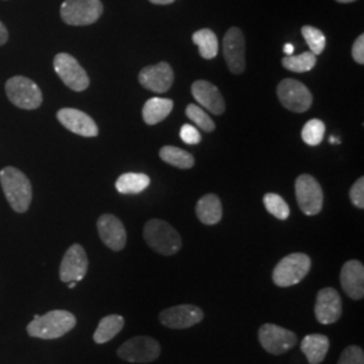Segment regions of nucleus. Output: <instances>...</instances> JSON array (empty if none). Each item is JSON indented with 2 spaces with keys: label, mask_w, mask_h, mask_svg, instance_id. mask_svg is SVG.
Masks as SVG:
<instances>
[{
  "label": "nucleus",
  "mask_w": 364,
  "mask_h": 364,
  "mask_svg": "<svg viewBox=\"0 0 364 364\" xmlns=\"http://www.w3.org/2000/svg\"><path fill=\"white\" fill-rule=\"evenodd\" d=\"M76 285H77V282H68V287H69V289H75Z\"/></svg>",
  "instance_id": "obj_40"
},
{
  "label": "nucleus",
  "mask_w": 364,
  "mask_h": 364,
  "mask_svg": "<svg viewBox=\"0 0 364 364\" xmlns=\"http://www.w3.org/2000/svg\"><path fill=\"white\" fill-rule=\"evenodd\" d=\"M258 338L262 348L273 355H282L297 344V336L294 332L275 324L260 326Z\"/></svg>",
  "instance_id": "obj_11"
},
{
  "label": "nucleus",
  "mask_w": 364,
  "mask_h": 364,
  "mask_svg": "<svg viewBox=\"0 0 364 364\" xmlns=\"http://www.w3.org/2000/svg\"><path fill=\"white\" fill-rule=\"evenodd\" d=\"M174 81V72L168 63H159L156 65L146 66L139 73L141 85L156 93L169 91Z\"/></svg>",
  "instance_id": "obj_17"
},
{
  "label": "nucleus",
  "mask_w": 364,
  "mask_h": 364,
  "mask_svg": "<svg viewBox=\"0 0 364 364\" xmlns=\"http://www.w3.org/2000/svg\"><path fill=\"white\" fill-rule=\"evenodd\" d=\"M311 267L312 259L306 254H289L274 267L273 282L279 287H294L308 275Z\"/></svg>",
  "instance_id": "obj_4"
},
{
  "label": "nucleus",
  "mask_w": 364,
  "mask_h": 364,
  "mask_svg": "<svg viewBox=\"0 0 364 364\" xmlns=\"http://www.w3.org/2000/svg\"><path fill=\"white\" fill-rule=\"evenodd\" d=\"M301 33L311 49L309 52H312L314 55H318L324 52L326 38L321 30L313 26H304L301 28Z\"/></svg>",
  "instance_id": "obj_31"
},
{
  "label": "nucleus",
  "mask_w": 364,
  "mask_h": 364,
  "mask_svg": "<svg viewBox=\"0 0 364 364\" xmlns=\"http://www.w3.org/2000/svg\"><path fill=\"white\" fill-rule=\"evenodd\" d=\"M329 350V338L326 335L313 333L301 341V351L305 353L309 364H320L326 359Z\"/></svg>",
  "instance_id": "obj_22"
},
{
  "label": "nucleus",
  "mask_w": 364,
  "mask_h": 364,
  "mask_svg": "<svg viewBox=\"0 0 364 364\" xmlns=\"http://www.w3.org/2000/svg\"><path fill=\"white\" fill-rule=\"evenodd\" d=\"M97 231L102 242L112 251H122L126 247L127 234L123 223L111 213L102 215L97 220Z\"/></svg>",
  "instance_id": "obj_18"
},
{
  "label": "nucleus",
  "mask_w": 364,
  "mask_h": 364,
  "mask_svg": "<svg viewBox=\"0 0 364 364\" xmlns=\"http://www.w3.org/2000/svg\"><path fill=\"white\" fill-rule=\"evenodd\" d=\"M57 76L65 84L69 90L75 92L85 91L90 87V77L77 60L68 54L58 53L53 61Z\"/></svg>",
  "instance_id": "obj_7"
},
{
  "label": "nucleus",
  "mask_w": 364,
  "mask_h": 364,
  "mask_svg": "<svg viewBox=\"0 0 364 364\" xmlns=\"http://www.w3.org/2000/svg\"><path fill=\"white\" fill-rule=\"evenodd\" d=\"M338 364H364V352L358 346H350L341 352Z\"/></svg>",
  "instance_id": "obj_33"
},
{
  "label": "nucleus",
  "mask_w": 364,
  "mask_h": 364,
  "mask_svg": "<svg viewBox=\"0 0 364 364\" xmlns=\"http://www.w3.org/2000/svg\"><path fill=\"white\" fill-rule=\"evenodd\" d=\"M180 136H181L182 142L186 144H197L201 141V135L197 131L196 127L191 124H183L180 130Z\"/></svg>",
  "instance_id": "obj_35"
},
{
  "label": "nucleus",
  "mask_w": 364,
  "mask_h": 364,
  "mask_svg": "<svg viewBox=\"0 0 364 364\" xmlns=\"http://www.w3.org/2000/svg\"><path fill=\"white\" fill-rule=\"evenodd\" d=\"M204 318V312L195 305H177L159 313L162 326L171 329H186L197 326Z\"/></svg>",
  "instance_id": "obj_14"
},
{
  "label": "nucleus",
  "mask_w": 364,
  "mask_h": 364,
  "mask_svg": "<svg viewBox=\"0 0 364 364\" xmlns=\"http://www.w3.org/2000/svg\"><path fill=\"white\" fill-rule=\"evenodd\" d=\"M150 1L154 4H159V6H166V4H171L176 0H150Z\"/></svg>",
  "instance_id": "obj_39"
},
{
  "label": "nucleus",
  "mask_w": 364,
  "mask_h": 364,
  "mask_svg": "<svg viewBox=\"0 0 364 364\" xmlns=\"http://www.w3.org/2000/svg\"><path fill=\"white\" fill-rule=\"evenodd\" d=\"M284 52L287 53V55H293L294 53V46L291 43H287L284 48Z\"/></svg>",
  "instance_id": "obj_38"
},
{
  "label": "nucleus",
  "mask_w": 364,
  "mask_h": 364,
  "mask_svg": "<svg viewBox=\"0 0 364 364\" xmlns=\"http://www.w3.org/2000/svg\"><path fill=\"white\" fill-rule=\"evenodd\" d=\"M352 57L353 60L359 64V65H363L364 64V36L360 34L356 41L353 42V46H352Z\"/></svg>",
  "instance_id": "obj_36"
},
{
  "label": "nucleus",
  "mask_w": 364,
  "mask_h": 364,
  "mask_svg": "<svg viewBox=\"0 0 364 364\" xmlns=\"http://www.w3.org/2000/svg\"><path fill=\"white\" fill-rule=\"evenodd\" d=\"M277 95L281 105L291 112L301 114L311 108L313 103L312 93L299 80L285 78L278 84Z\"/></svg>",
  "instance_id": "obj_9"
},
{
  "label": "nucleus",
  "mask_w": 364,
  "mask_h": 364,
  "mask_svg": "<svg viewBox=\"0 0 364 364\" xmlns=\"http://www.w3.org/2000/svg\"><path fill=\"white\" fill-rule=\"evenodd\" d=\"M58 122L66 130L85 138H93L99 135V127L96 122L88 114L76 108H63L57 112Z\"/></svg>",
  "instance_id": "obj_16"
},
{
  "label": "nucleus",
  "mask_w": 364,
  "mask_h": 364,
  "mask_svg": "<svg viewBox=\"0 0 364 364\" xmlns=\"http://www.w3.org/2000/svg\"><path fill=\"white\" fill-rule=\"evenodd\" d=\"M192 95L196 102L204 108H207L210 114L221 115L225 111V102L221 96L220 91L216 85L205 80H197L192 85Z\"/></svg>",
  "instance_id": "obj_20"
},
{
  "label": "nucleus",
  "mask_w": 364,
  "mask_h": 364,
  "mask_svg": "<svg viewBox=\"0 0 364 364\" xmlns=\"http://www.w3.org/2000/svg\"><path fill=\"white\" fill-rule=\"evenodd\" d=\"M350 198H351L352 204L356 208H364V178L360 177L358 181L352 185L351 191H350Z\"/></svg>",
  "instance_id": "obj_34"
},
{
  "label": "nucleus",
  "mask_w": 364,
  "mask_h": 364,
  "mask_svg": "<svg viewBox=\"0 0 364 364\" xmlns=\"http://www.w3.org/2000/svg\"><path fill=\"white\" fill-rule=\"evenodd\" d=\"M223 53L227 66L234 75H242L246 69V41L240 28L231 27L223 39Z\"/></svg>",
  "instance_id": "obj_12"
},
{
  "label": "nucleus",
  "mask_w": 364,
  "mask_h": 364,
  "mask_svg": "<svg viewBox=\"0 0 364 364\" xmlns=\"http://www.w3.org/2000/svg\"><path fill=\"white\" fill-rule=\"evenodd\" d=\"M159 355V343L149 336L129 338L117 350V356L129 363H150L158 359Z\"/></svg>",
  "instance_id": "obj_8"
},
{
  "label": "nucleus",
  "mask_w": 364,
  "mask_h": 364,
  "mask_svg": "<svg viewBox=\"0 0 364 364\" xmlns=\"http://www.w3.org/2000/svg\"><path fill=\"white\" fill-rule=\"evenodd\" d=\"M173 102L170 99H162V97H153L149 99L144 105L142 117L144 123L149 126H154L161 123L169 117L173 109Z\"/></svg>",
  "instance_id": "obj_23"
},
{
  "label": "nucleus",
  "mask_w": 364,
  "mask_h": 364,
  "mask_svg": "<svg viewBox=\"0 0 364 364\" xmlns=\"http://www.w3.org/2000/svg\"><path fill=\"white\" fill-rule=\"evenodd\" d=\"M338 3H352V1H355V0H336Z\"/></svg>",
  "instance_id": "obj_41"
},
{
  "label": "nucleus",
  "mask_w": 364,
  "mask_h": 364,
  "mask_svg": "<svg viewBox=\"0 0 364 364\" xmlns=\"http://www.w3.org/2000/svg\"><path fill=\"white\" fill-rule=\"evenodd\" d=\"M88 272V257L80 245L68 248L60 266V279L63 282H80Z\"/></svg>",
  "instance_id": "obj_13"
},
{
  "label": "nucleus",
  "mask_w": 364,
  "mask_h": 364,
  "mask_svg": "<svg viewBox=\"0 0 364 364\" xmlns=\"http://www.w3.org/2000/svg\"><path fill=\"white\" fill-rule=\"evenodd\" d=\"M144 237L146 243L156 252L171 257L182 247L180 234L166 221L151 219L144 225Z\"/></svg>",
  "instance_id": "obj_3"
},
{
  "label": "nucleus",
  "mask_w": 364,
  "mask_h": 364,
  "mask_svg": "<svg viewBox=\"0 0 364 364\" xmlns=\"http://www.w3.org/2000/svg\"><path fill=\"white\" fill-rule=\"evenodd\" d=\"M0 183L10 207L18 213L27 212L33 200V186L26 174L7 166L0 170Z\"/></svg>",
  "instance_id": "obj_1"
},
{
  "label": "nucleus",
  "mask_w": 364,
  "mask_h": 364,
  "mask_svg": "<svg viewBox=\"0 0 364 364\" xmlns=\"http://www.w3.org/2000/svg\"><path fill=\"white\" fill-rule=\"evenodd\" d=\"M103 15L100 0H65L61 4V18L69 26H88Z\"/></svg>",
  "instance_id": "obj_5"
},
{
  "label": "nucleus",
  "mask_w": 364,
  "mask_h": 364,
  "mask_svg": "<svg viewBox=\"0 0 364 364\" xmlns=\"http://www.w3.org/2000/svg\"><path fill=\"white\" fill-rule=\"evenodd\" d=\"M341 312H343L341 297L336 289L324 287L317 293L314 314L320 324L329 326L336 323L341 317Z\"/></svg>",
  "instance_id": "obj_15"
},
{
  "label": "nucleus",
  "mask_w": 364,
  "mask_h": 364,
  "mask_svg": "<svg viewBox=\"0 0 364 364\" xmlns=\"http://www.w3.org/2000/svg\"><path fill=\"white\" fill-rule=\"evenodd\" d=\"M317 55H314L312 52H305L299 55H287L282 60V66L296 73H305L312 70L313 68L317 64Z\"/></svg>",
  "instance_id": "obj_28"
},
{
  "label": "nucleus",
  "mask_w": 364,
  "mask_h": 364,
  "mask_svg": "<svg viewBox=\"0 0 364 364\" xmlns=\"http://www.w3.org/2000/svg\"><path fill=\"white\" fill-rule=\"evenodd\" d=\"M77 324L76 316L68 311H50L43 316H34L27 326V333L31 338L53 340L63 338Z\"/></svg>",
  "instance_id": "obj_2"
},
{
  "label": "nucleus",
  "mask_w": 364,
  "mask_h": 364,
  "mask_svg": "<svg viewBox=\"0 0 364 364\" xmlns=\"http://www.w3.org/2000/svg\"><path fill=\"white\" fill-rule=\"evenodd\" d=\"M193 42L198 46L200 55L205 60H212L219 52V41L216 34L209 28H201L193 34Z\"/></svg>",
  "instance_id": "obj_26"
},
{
  "label": "nucleus",
  "mask_w": 364,
  "mask_h": 364,
  "mask_svg": "<svg viewBox=\"0 0 364 364\" xmlns=\"http://www.w3.org/2000/svg\"><path fill=\"white\" fill-rule=\"evenodd\" d=\"M263 204L269 213L279 220H287L290 216V208L287 201L277 193H267L263 197Z\"/></svg>",
  "instance_id": "obj_30"
},
{
  "label": "nucleus",
  "mask_w": 364,
  "mask_h": 364,
  "mask_svg": "<svg viewBox=\"0 0 364 364\" xmlns=\"http://www.w3.org/2000/svg\"><path fill=\"white\" fill-rule=\"evenodd\" d=\"M123 326H124V318L122 316H119V314L105 316L100 320L99 326L93 333L95 343H97V344L108 343L109 340H112L117 336V333L123 329Z\"/></svg>",
  "instance_id": "obj_24"
},
{
  "label": "nucleus",
  "mask_w": 364,
  "mask_h": 364,
  "mask_svg": "<svg viewBox=\"0 0 364 364\" xmlns=\"http://www.w3.org/2000/svg\"><path fill=\"white\" fill-rule=\"evenodd\" d=\"M186 117L205 132H212L216 127L215 122L210 119L208 114L197 105H189L186 107Z\"/></svg>",
  "instance_id": "obj_32"
},
{
  "label": "nucleus",
  "mask_w": 364,
  "mask_h": 364,
  "mask_svg": "<svg viewBox=\"0 0 364 364\" xmlns=\"http://www.w3.org/2000/svg\"><path fill=\"white\" fill-rule=\"evenodd\" d=\"M162 161L178 169H191L195 165V158L188 151L176 146H164L159 151Z\"/></svg>",
  "instance_id": "obj_27"
},
{
  "label": "nucleus",
  "mask_w": 364,
  "mask_h": 364,
  "mask_svg": "<svg viewBox=\"0 0 364 364\" xmlns=\"http://www.w3.org/2000/svg\"><path fill=\"white\" fill-rule=\"evenodd\" d=\"M326 135V124L320 119L309 120L301 132L302 141L308 146H317L321 144Z\"/></svg>",
  "instance_id": "obj_29"
},
{
  "label": "nucleus",
  "mask_w": 364,
  "mask_h": 364,
  "mask_svg": "<svg viewBox=\"0 0 364 364\" xmlns=\"http://www.w3.org/2000/svg\"><path fill=\"white\" fill-rule=\"evenodd\" d=\"M296 197L299 209L308 216L318 215L324 205L323 189L318 181L309 174H301L297 178Z\"/></svg>",
  "instance_id": "obj_10"
},
{
  "label": "nucleus",
  "mask_w": 364,
  "mask_h": 364,
  "mask_svg": "<svg viewBox=\"0 0 364 364\" xmlns=\"http://www.w3.org/2000/svg\"><path fill=\"white\" fill-rule=\"evenodd\" d=\"M150 185V177L144 173H124L117 180V191L122 195L142 193Z\"/></svg>",
  "instance_id": "obj_25"
},
{
  "label": "nucleus",
  "mask_w": 364,
  "mask_h": 364,
  "mask_svg": "<svg viewBox=\"0 0 364 364\" xmlns=\"http://www.w3.org/2000/svg\"><path fill=\"white\" fill-rule=\"evenodd\" d=\"M340 284L344 293L352 299L364 297V267L359 260H348L341 267Z\"/></svg>",
  "instance_id": "obj_19"
},
{
  "label": "nucleus",
  "mask_w": 364,
  "mask_h": 364,
  "mask_svg": "<svg viewBox=\"0 0 364 364\" xmlns=\"http://www.w3.org/2000/svg\"><path fill=\"white\" fill-rule=\"evenodd\" d=\"M196 215L198 220L205 225L218 224L223 218L220 198L212 193L203 196L196 205Z\"/></svg>",
  "instance_id": "obj_21"
},
{
  "label": "nucleus",
  "mask_w": 364,
  "mask_h": 364,
  "mask_svg": "<svg viewBox=\"0 0 364 364\" xmlns=\"http://www.w3.org/2000/svg\"><path fill=\"white\" fill-rule=\"evenodd\" d=\"M9 41V30L0 22V46Z\"/></svg>",
  "instance_id": "obj_37"
},
{
  "label": "nucleus",
  "mask_w": 364,
  "mask_h": 364,
  "mask_svg": "<svg viewBox=\"0 0 364 364\" xmlns=\"http://www.w3.org/2000/svg\"><path fill=\"white\" fill-rule=\"evenodd\" d=\"M6 93L15 107L22 109H37L42 105V92L38 85L23 76H15L6 82Z\"/></svg>",
  "instance_id": "obj_6"
}]
</instances>
